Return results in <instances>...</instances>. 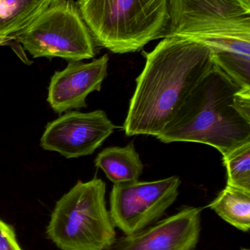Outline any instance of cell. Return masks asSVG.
Here are the masks:
<instances>
[{"instance_id": "8", "label": "cell", "mask_w": 250, "mask_h": 250, "mask_svg": "<svg viewBox=\"0 0 250 250\" xmlns=\"http://www.w3.org/2000/svg\"><path fill=\"white\" fill-rule=\"evenodd\" d=\"M115 127L101 110L88 113L70 111L47 125L41 146L68 159L90 155Z\"/></svg>"}, {"instance_id": "6", "label": "cell", "mask_w": 250, "mask_h": 250, "mask_svg": "<svg viewBox=\"0 0 250 250\" xmlns=\"http://www.w3.org/2000/svg\"><path fill=\"white\" fill-rule=\"evenodd\" d=\"M216 36L250 39V0H169L163 38Z\"/></svg>"}, {"instance_id": "5", "label": "cell", "mask_w": 250, "mask_h": 250, "mask_svg": "<svg viewBox=\"0 0 250 250\" xmlns=\"http://www.w3.org/2000/svg\"><path fill=\"white\" fill-rule=\"evenodd\" d=\"M34 58L80 62L95 55V41L73 0H57L13 37Z\"/></svg>"}, {"instance_id": "1", "label": "cell", "mask_w": 250, "mask_h": 250, "mask_svg": "<svg viewBox=\"0 0 250 250\" xmlns=\"http://www.w3.org/2000/svg\"><path fill=\"white\" fill-rule=\"evenodd\" d=\"M146 59L123 125L128 136H157L214 66L212 51L182 37L163 38Z\"/></svg>"}, {"instance_id": "12", "label": "cell", "mask_w": 250, "mask_h": 250, "mask_svg": "<svg viewBox=\"0 0 250 250\" xmlns=\"http://www.w3.org/2000/svg\"><path fill=\"white\" fill-rule=\"evenodd\" d=\"M57 0H0V45L32 23Z\"/></svg>"}, {"instance_id": "16", "label": "cell", "mask_w": 250, "mask_h": 250, "mask_svg": "<svg viewBox=\"0 0 250 250\" xmlns=\"http://www.w3.org/2000/svg\"><path fill=\"white\" fill-rule=\"evenodd\" d=\"M241 250H250L249 249H246V248H242Z\"/></svg>"}, {"instance_id": "7", "label": "cell", "mask_w": 250, "mask_h": 250, "mask_svg": "<svg viewBox=\"0 0 250 250\" xmlns=\"http://www.w3.org/2000/svg\"><path fill=\"white\" fill-rule=\"evenodd\" d=\"M180 178L113 185L110 214L125 236L135 234L159 221L179 196Z\"/></svg>"}, {"instance_id": "9", "label": "cell", "mask_w": 250, "mask_h": 250, "mask_svg": "<svg viewBox=\"0 0 250 250\" xmlns=\"http://www.w3.org/2000/svg\"><path fill=\"white\" fill-rule=\"evenodd\" d=\"M202 208L186 207L146 229L116 239L111 250H195L200 240Z\"/></svg>"}, {"instance_id": "15", "label": "cell", "mask_w": 250, "mask_h": 250, "mask_svg": "<svg viewBox=\"0 0 250 250\" xmlns=\"http://www.w3.org/2000/svg\"><path fill=\"white\" fill-rule=\"evenodd\" d=\"M0 250H23L16 239V232L10 225L0 219Z\"/></svg>"}, {"instance_id": "13", "label": "cell", "mask_w": 250, "mask_h": 250, "mask_svg": "<svg viewBox=\"0 0 250 250\" xmlns=\"http://www.w3.org/2000/svg\"><path fill=\"white\" fill-rule=\"evenodd\" d=\"M208 207L226 223L242 231H249L250 192L226 185Z\"/></svg>"}, {"instance_id": "3", "label": "cell", "mask_w": 250, "mask_h": 250, "mask_svg": "<svg viewBox=\"0 0 250 250\" xmlns=\"http://www.w3.org/2000/svg\"><path fill=\"white\" fill-rule=\"evenodd\" d=\"M81 16L95 42L114 54L142 49L163 38L169 0H78Z\"/></svg>"}, {"instance_id": "4", "label": "cell", "mask_w": 250, "mask_h": 250, "mask_svg": "<svg viewBox=\"0 0 250 250\" xmlns=\"http://www.w3.org/2000/svg\"><path fill=\"white\" fill-rule=\"evenodd\" d=\"M105 195L101 179L79 181L56 204L48 239L61 250H111L117 238Z\"/></svg>"}, {"instance_id": "2", "label": "cell", "mask_w": 250, "mask_h": 250, "mask_svg": "<svg viewBox=\"0 0 250 250\" xmlns=\"http://www.w3.org/2000/svg\"><path fill=\"white\" fill-rule=\"evenodd\" d=\"M242 88L214 64L156 138L164 144H206L223 156L250 142V119L238 104Z\"/></svg>"}, {"instance_id": "10", "label": "cell", "mask_w": 250, "mask_h": 250, "mask_svg": "<svg viewBox=\"0 0 250 250\" xmlns=\"http://www.w3.org/2000/svg\"><path fill=\"white\" fill-rule=\"evenodd\" d=\"M107 54L89 63L71 62L62 71L55 72L48 87V102L58 114L87 107L91 92H99L107 76Z\"/></svg>"}, {"instance_id": "11", "label": "cell", "mask_w": 250, "mask_h": 250, "mask_svg": "<svg viewBox=\"0 0 250 250\" xmlns=\"http://www.w3.org/2000/svg\"><path fill=\"white\" fill-rule=\"evenodd\" d=\"M95 164L114 185L139 181L144 169L133 142L125 147L105 148L97 156Z\"/></svg>"}, {"instance_id": "14", "label": "cell", "mask_w": 250, "mask_h": 250, "mask_svg": "<svg viewBox=\"0 0 250 250\" xmlns=\"http://www.w3.org/2000/svg\"><path fill=\"white\" fill-rule=\"evenodd\" d=\"M223 157L227 170V185L250 192V142Z\"/></svg>"}]
</instances>
